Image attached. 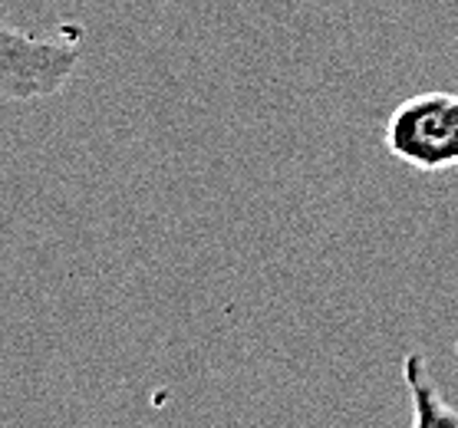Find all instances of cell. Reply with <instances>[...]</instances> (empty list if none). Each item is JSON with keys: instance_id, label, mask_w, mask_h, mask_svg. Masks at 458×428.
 Here are the masks:
<instances>
[{"instance_id": "cell-1", "label": "cell", "mask_w": 458, "mask_h": 428, "mask_svg": "<svg viewBox=\"0 0 458 428\" xmlns=\"http://www.w3.org/2000/svg\"><path fill=\"white\" fill-rule=\"evenodd\" d=\"M83 27L63 23L53 33H21L11 23L0 30V89L7 103H30L56 96L70 83L80 53Z\"/></svg>"}, {"instance_id": "cell-2", "label": "cell", "mask_w": 458, "mask_h": 428, "mask_svg": "<svg viewBox=\"0 0 458 428\" xmlns=\"http://www.w3.org/2000/svg\"><path fill=\"white\" fill-rule=\"evenodd\" d=\"M386 152L416 172L436 175L458 165V93L409 96L389 113Z\"/></svg>"}, {"instance_id": "cell-3", "label": "cell", "mask_w": 458, "mask_h": 428, "mask_svg": "<svg viewBox=\"0 0 458 428\" xmlns=\"http://www.w3.org/2000/svg\"><path fill=\"white\" fill-rule=\"evenodd\" d=\"M403 379L412 402V428H458V408L438 392L422 353H409L403 359Z\"/></svg>"}]
</instances>
